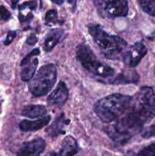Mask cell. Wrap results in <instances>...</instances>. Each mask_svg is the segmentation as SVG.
<instances>
[{
    "label": "cell",
    "instance_id": "10",
    "mask_svg": "<svg viewBox=\"0 0 155 156\" xmlns=\"http://www.w3.org/2000/svg\"><path fill=\"white\" fill-rule=\"evenodd\" d=\"M139 75L135 70H122L119 73L112 81L109 82L112 85H126V84H135L139 81Z\"/></svg>",
    "mask_w": 155,
    "mask_h": 156
},
{
    "label": "cell",
    "instance_id": "17",
    "mask_svg": "<svg viewBox=\"0 0 155 156\" xmlns=\"http://www.w3.org/2000/svg\"><path fill=\"white\" fill-rule=\"evenodd\" d=\"M138 4L141 6V9L147 15L155 17V0H139Z\"/></svg>",
    "mask_w": 155,
    "mask_h": 156
},
{
    "label": "cell",
    "instance_id": "2",
    "mask_svg": "<svg viewBox=\"0 0 155 156\" xmlns=\"http://www.w3.org/2000/svg\"><path fill=\"white\" fill-rule=\"evenodd\" d=\"M132 96L112 94L100 99L95 103V114L103 123H112L125 114L130 108Z\"/></svg>",
    "mask_w": 155,
    "mask_h": 156
},
{
    "label": "cell",
    "instance_id": "23",
    "mask_svg": "<svg viewBox=\"0 0 155 156\" xmlns=\"http://www.w3.org/2000/svg\"><path fill=\"white\" fill-rule=\"evenodd\" d=\"M11 18V13L5 6L0 5V21H8Z\"/></svg>",
    "mask_w": 155,
    "mask_h": 156
},
{
    "label": "cell",
    "instance_id": "14",
    "mask_svg": "<svg viewBox=\"0 0 155 156\" xmlns=\"http://www.w3.org/2000/svg\"><path fill=\"white\" fill-rule=\"evenodd\" d=\"M38 66V59L33 58L29 61L26 65L22 66V70L21 72V79L23 82H30V79L33 77L34 73Z\"/></svg>",
    "mask_w": 155,
    "mask_h": 156
},
{
    "label": "cell",
    "instance_id": "4",
    "mask_svg": "<svg viewBox=\"0 0 155 156\" xmlns=\"http://www.w3.org/2000/svg\"><path fill=\"white\" fill-rule=\"evenodd\" d=\"M76 56L82 66L96 76L108 78L115 74V69L97 59L91 49L85 44L78 45Z\"/></svg>",
    "mask_w": 155,
    "mask_h": 156
},
{
    "label": "cell",
    "instance_id": "26",
    "mask_svg": "<svg viewBox=\"0 0 155 156\" xmlns=\"http://www.w3.org/2000/svg\"><path fill=\"white\" fill-rule=\"evenodd\" d=\"M37 41V37L35 34H31L29 35V36L27 37V40H26V43H27V44H29V45H34Z\"/></svg>",
    "mask_w": 155,
    "mask_h": 156
},
{
    "label": "cell",
    "instance_id": "12",
    "mask_svg": "<svg viewBox=\"0 0 155 156\" xmlns=\"http://www.w3.org/2000/svg\"><path fill=\"white\" fill-rule=\"evenodd\" d=\"M65 35L62 29L55 28L47 33L43 42V49L46 52H50L57 45Z\"/></svg>",
    "mask_w": 155,
    "mask_h": 156
},
{
    "label": "cell",
    "instance_id": "19",
    "mask_svg": "<svg viewBox=\"0 0 155 156\" xmlns=\"http://www.w3.org/2000/svg\"><path fill=\"white\" fill-rule=\"evenodd\" d=\"M138 156H155V143L143 148L138 152Z\"/></svg>",
    "mask_w": 155,
    "mask_h": 156
},
{
    "label": "cell",
    "instance_id": "18",
    "mask_svg": "<svg viewBox=\"0 0 155 156\" xmlns=\"http://www.w3.org/2000/svg\"><path fill=\"white\" fill-rule=\"evenodd\" d=\"M46 23L48 25L56 24V23H59V19H58V12L56 9H51L49 10L46 13L45 15Z\"/></svg>",
    "mask_w": 155,
    "mask_h": 156
},
{
    "label": "cell",
    "instance_id": "29",
    "mask_svg": "<svg viewBox=\"0 0 155 156\" xmlns=\"http://www.w3.org/2000/svg\"><path fill=\"white\" fill-rule=\"evenodd\" d=\"M153 72H154V76H155V67H154V70H153Z\"/></svg>",
    "mask_w": 155,
    "mask_h": 156
},
{
    "label": "cell",
    "instance_id": "7",
    "mask_svg": "<svg viewBox=\"0 0 155 156\" xmlns=\"http://www.w3.org/2000/svg\"><path fill=\"white\" fill-rule=\"evenodd\" d=\"M147 53V48L143 43L136 42L122 56L123 63L129 68H135L141 62Z\"/></svg>",
    "mask_w": 155,
    "mask_h": 156
},
{
    "label": "cell",
    "instance_id": "21",
    "mask_svg": "<svg viewBox=\"0 0 155 156\" xmlns=\"http://www.w3.org/2000/svg\"><path fill=\"white\" fill-rule=\"evenodd\" d=\"M141 136H142L143 138L145 139H148L150 138V137L155 136V123H153L151 126H149L148 128H147V129L142 133Z\"/></svg>",
    "mask_w": 155,
    "mask_h": 156
},
{
    "label": "cell",
    "instance_id": "28",
    "mask_svg": "<svg viewBox=\"0 0 155 156\" xmlns=\"http://www.w3.org/2000/svg\"><path fill=\"white\" fill-rule=\"evenodd\" d=\"M53 2L55 3V4H57V5H62V4H63L64 2L63 1H56V0H54V1H53Z\"/></svg>",
    "mask_w": 155,
    "mask_h": 156
},
{
    "label": "cell",
    "instance_id": "13",
    "mask_svg": "<svg viewBox=\"0 0 155 156\" xmlns=\"http://www.w3.org/2000/svg\"><path fill=\"white\" fill-rule=\"evenodd\" d=\"M47 113L46 108L40 105H28L23 108L21 115L30 119L44 117Z\"/></svg>",
    "mask_w": 155,
    "mask_h": 156
},
{
    "label": "cell",
    "instance_id": "1",
    "mask_svg": "<svg viewBox=\"0 0 155 156\" xmlns=\"http://www.w3.org/2000/svg\"><path fill=\"white\" fill-rule=\"evenodd\" d=\"M155 117V88L143 86L132 97L130 108L111 126L107 133L112 141L128 143Z\"/></svg>",
    "mask_w": 155,
    "mask_h": 156
},
{
    "label": "cell",
    "instance_id": "11",
    "mask_svg": "<svg viewBox=\"0 0 155 156\" xmlns=\"http://www.w3.org/2000/svg\"><path fill=\"white\" fill-rule=\"evenodd\" d=\"M50 120H51V117L49 115L44 116L36 120H24L20 123L19 128L21 131L24 132L36 131L45 127L50 123Z\"/></svg>",
    "mask_w": 155,
    "mask_h": 156
},
{
    "label": "cell",
    "instance_id": "27",
    "mask_svg": "<svg viewBox=\"0 0 155 156\" xmlns=\"http://www.w3.org/2000/svg\"><path fill=\"white\" fill-rule=\"evenodd\" d=\"M46 156H63V155H62V152H60L59 153H58V152H49V153Z\"/></svg>",
    "mask_w": 155,
    "mask_h": 156
},
{
    "label": "cell",
    "instance_id": "22",
    "mask_svg": "<svg viewBox=\"0 0 155 156\" xmlns=\"http://www.w3.org/2000/svg\"><path fill=\"white\" fill-rule=\"evenodd\" d=\"M36 2L30 1V2H25L23 3L21 5H20L19 9L20 11L25 10V9H29L30 11H33L36 9Z\"/></svg>",
    "mask_w": 155,
    "mask_h": 156
},
{
    "label": "cell",
    "instance_id": "15",
    "mask_svg": "<svg viewBox=\"0 0 155 156\" xmlns=\"http://www.w3.org/2000/svg\"><path fill=\"white\" fill-rule=\"evenodd\" d=\"M65 125V116L62 114L59 118L56 119L50 126L46 129V132L47 135L51 138H54V137L57 136L59 134L63 132V127Z\"/></svg>",
    "mask_w": 155,
    "mask_h": 156
},
{
    "label": "cell",
    "instance_id": "8",
    "mask_svg": "<svg viewBox=\"0 0 155 156\" xmlns=\"http://www.w3.org/2000/svg\"><path fill=\"white\" fill-rule=\"evenodd\" d=\"M46 143L42 138H36L23 143L17 151V156H40L45 150Z\"/></svg>",
    "mask_w": 155,
    "mask_h": 156
},
{
    "label": "cell",
    "instance_id": "6",
    "mask_svg": "<svg viewBox=\"0 0 155 156\" xmlns=\"http://www.w3.org/2000/svg\"><path fill=\"white\" fill-rule=\"evenodd\" d=\"M94 2L97 13L103 18L126 17L128 15L129 5L126 0H97Z\"/></svg>",
    "mask_w": 155,
    "mask_h": 156
},
{
    "label": "cell",
    "instance_id": "25",
    "mask_svg": "<svg viewBox=\"0 0 155 156\" xmlns=\"http://www.w3.org/2000/svg\"><path fill=\"white\" fill-rule=\"evenodd\" d=\"M33 18V15L32 14L29 13L27 15H22V14L20 13L19 15V20L21 23H28L31 21V19Z\"/></svg>",
    "mask_w": 155,
    "mask_h": 156
},
{
    "label": "cell",
    "instance_id": "16",
    "mask_svg": "<svg viewBox=\"0 0 155 156\" xmlns=\"http://www.w3.org/2000/svg\"><path fill=\"white\" fill-rule=\"evenodd\" d=\"M62 151L65 152V156H74L78 152V146L76 140L72 136H66L63 140Z\"/></svg>",
    "mask_w": 155,
    "mask_h": 156
},
{
    "label": "cell",
    "instance_id": "3",
    "mask_svg": "<svg viewBox=\"0 0 155 156\" xmlns=\"http://www.w3.org/2000/svg\"><path fill=\"white\" fill-rule=\"evenodd\" d=\"M88 32L100 52L108 59H118L127 46V42L117 35L107 33L99 24H89Z\"/></svg>",
    "mask_w": 155,
    "mask_h": 156
},
{
    "label": "cell",
    "instance_id": "5",
    "mask_svg": "<svg viewBox=\"0 0 155 156\" xmlns=\"http://www.w3.org/2000/svg\"><path fill=\"white\" fill-rule=\"evenodd\" d=\"M57 80V70L54 64L49 63L40 68L28 82V89L34 97L48 94Z\"/></svg>",
    "mask_w": 155,
    "mask_h": 156
},
{
    "label": "cell",
    "instance_id": "9",
    "mask_svg": "<svg viewBox=\"0 0 155 156\" xmlns=\"http://www.w3.org/2000/svg\"><path fill=\"white\" fill-rule=\"evenodd\" d=\"M68 98V89L64 82H59L56 89L49 95L47 103L53 106L62 107L65 105Z\"/></svg>",
    "mask_w": 155,
    "mask_h": 156
},
{
    "label": "cell",
    "instance_id": "24",
    "mask_svg": "<svg viewBox=\"0 0 155 156\" xmlns=\"http://www.w3.org/2000/svg\"><path fill=\"white\" fill-rule=\"evenodd\" d=\"M17 35V32L15 30H9V33H8L7 37H6L5 40L4 41L5 45H9L10 44L12 41H14V39L15 38Z\"/></svg>",
    "mask_w": 155,
    "mask_h": 156
},
{
    "label": "cell",
    "instance_id": "20",
    "mask_svg": "<svg viewBox=\"0 0 155 156\" xmlns=\"http://www.w3.org/2000/svg\"><path fill=\"white\" fill-rule=\"evenodd\" d=\"M40 53V50L39 48H35L33 49V50H32L30 53H29L27 55V56H25V57L24 58V59L21 60V66H24V65H26V64L27 63V62H29V61H30L32 59V58L34 57L35 56H38V55Z\"/></svg>",
    "mask_w": 155,
    "mask_h": 156
}]
</instances>
